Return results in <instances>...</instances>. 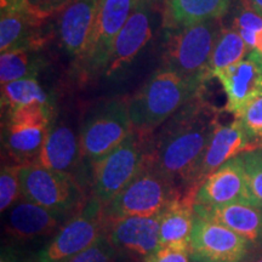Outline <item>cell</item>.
Segmentation results:
<instances>
[{
    "label": "cell",
    "instance_id": "32",
    "mask_svg": "<svg viewBox=\"0 0 262 262\" xmlns=\"http://www.w3.org/2000/svg\"><path fill=\"white\" fill-rule=\"evenodd\" d=\"M118 253L110 243L106 233L83 253L62 262H116Z\"/></svg>",
    "mask_w": 262,
    "mask_h": 262
},
{
    "label": "cell",
    "instance_id": "34",
    "mask_svg": "<svg viewBox=\"0 0 262 262\" xmlns=\"http://www.w3.org/2000/svg\"><path fill=\"white\" fill-rule=\"evenodd\" d=\"M145 262H191L189 247L159 245Z\"/></svg>",
    "mask_w": 262,
    "mask_h": 262
},
{
    "label": "cell",
    "instance_id": "30",
    "mask_svg": "<svg viewBox=\"0 0 262 262\" xmlns=\"http://www.w3.org/2000/svg\"><path fill=\"white\" fill-rule=\"evenodd\" d=\"M233 29L243 38L250 51L254 50L257 34L262 29V16L249 5H245L234 16Z\"/></svg>",
    "mask_w": 262,
    "mask_h": 262
},
{
    "label": "cell",
    "instance_id": "11",
    "mask_svg": "<svg viewBox=\"0 0 262 262\" xmlns=\"http://www.w3.org/2000/svg\"><path fill=\"white\" fill-rule=\"evenodd\" d=\"M160 214L150 217L133 216L106 222V235L118 255L145 262L160 245Z\"/></svg>",
    "mask_w": 262,
    "mask_h": 262
},
{
    "label": "cell",
    "instance_id": "23",
    "mask_svg": "<svg viewBox=\"0 0 262 262\" xmlns=\"http://www.w3.org/2000/svg\"><path fill=\"white\" fill-rule=\"evenodd\" d=\"M49 129H42V127L6 129L4 127L3 146L11 162L17 165L34 163L44 145Z\"/></svg>",
    "mask_w": 262,
    "mask_h": 262
},
{
    "label": "cell",
    "instance_id": "20",
    "mask_svg": "<svg viewBox=\"0 0 262 262\" xmlns=\"http://www.w3.org/2000/svg\"><path fill=\"white\" fill-rule=\"evenodd\" d=\"M194 212L231 228L256 247H262V206L251 203H232L215 208L194 205Z\"/></svg>",
    "mask_w": 262,
    "mask_h": 262
},
{
    "label": "cell",
    "instance_id": "4",
    "mask_svg": "<svg viewBox=\"0 0 262 262\" xmlns=\"http://www.w3.org/2000/svg\"><path fill=\"white\" fill-rule=\"evenodd\" d=\"M19 182L22 198L63 219L77 214L89 199L85 186L75 176L34 163L21 165Z\"/></svg>",
    "mask_w": 262,
    "mask_h": 262
},
{
    "label": "cell",
    "instance_id": "38",
    "mask_svg": "<svg viewBox=\"0 0 262 262\" xmlns=\"http://www.w3.org/2000/svg\"><path fill=\"white\" fill-rule=\"evenodd\" d=\"M248 5L262 16V0H248Z\"/></svg>",
    "mask_w": 262,
    "mask_h": 262
},
{
    "label": "cell",
    "instance_id": "18",
    "mask_svg": "<svg viewBox=\"0 0 262 262\" xmlns=\"http://www.w3.org/2000/svg\"><path fill=\"white\" fill-rule=\"evenodd\" d=\"M100 0H72L58 18V38L68 54L84 57L89 47Z\"/></svg>",
    "mask_w": 262,
    "mask_h": 262
},
{
    "label": "cell",
    "instance_id": "25",
    "mask_svg": "<svg viewBox=\"0 0 262 262\" xmlns=\"http://www.w3.org/2000/svg\"><path fill=\"white\" fill-rule=\"evenodd\" d=\"M249 50L250 49L238 32H235L234 29L222 31L211 56L210 70L212 77L217 72L243 61Z\"/></svg>",
    "mask_w": 262,
    "mask_h": 262
},
{
    "label": "cell",
    "instance_id": "15",
    "mask_svg": "<svg viewBox=\"0 0 262 262\" xmlns=\"http://www.w3.org/2000/svg\"><path fill=\"white\" fill-rule=\"evenodd\" d=\"M44 21L25 8L24 0H2L0 50H34L44 42L40 29Z\"/></svg>",
    "mask_w": 262,
    "mask_h": 262
},
{
    "label": "cell",
    "instance_id": "37",
    "mask_svg": "<svg viewBox=\"0 0 262 262\" xmlns=\"http://www.w3.org/2000/svg\"><path fill=\"white\" fill-rule=\"evenodd\" d=\"M152 9H164L168 0H145Z\"/></svg>",
    "mask_w": 262,
    "mask_h": 262
},
{
    "label": "cell",
    "instance_id": "13",
    "mask_svg": "<svg viewBox=\"0 0 262 262\" xmlns=\"http://www.w3.org/2000/svg\"><path fill=\"white\" fill-rule=\"evenodd\" d=\"M150 11L152 8L145 0H137L133 12L114 40L106 67L107 77H112L113 74L126 68L150 40Z\"/></svg>",
    "mask_w": 262,
    "mask_h": 262
},
{
    "label": "cell",
    "instance_id": "2",
    "mask_svg": "<svg viewBox=\"0 0 262 262\" xmlns=\"http://www.w3.org/2000/svg\"><path fill=\"white\" fill-rule=\"evenodd\" d=\"M202 90L203 86L162 67L127 100L134 129L142 135H150Z\"/></svg>",
    "mask_w": 262,
    "mask_h": 262
},
{
    "label": "cell",
    "instance_id": "17",
    "mask_svg": "<svg viewBox=\"0 0 262 262\" xmlns=\"http://www.w3.org/2000/svg\"><path fill=\"white\" fill-rule=\"evenodd\" d=\"M34 164L55 171L71 173L79 180L78 173L83 172L79 136L63 123L51 125Z\"/></svg>",
    "mask_w": 262,
    "mask_h": 262
},
{
    "label": "cell",
    "instance_id": "14",
    "mask_svg": "<svg viewBox=\"0 0 262 262\" xmlns=\"http://www.w3.org/2000/svg\"><path fill=\"white\" fill-rule=\"evenodd\" d=\"M214 77L226 94V111L235 118L262 97V67L250 57L217 72Z\"/></svg>",
    "mask_w": 262,
    "mask_h": 262
},
{
    "label": "cell",
    "instance_id": "3",
    "mask_svg": "<svg viewBox=\"0 0 262 262\" xmlns=\"http://www.w3.org/2000/svg\"><path fill=\"white\" fill-rule=\"evenodd\" d=\"M221 32L220 19L168 29L164 67L204 88L212 77L211 56Z\"/></svg>",
    "mask_w": 262,
    "mask_h": 262
},
{
    "label": "cell",
    "instance_id": "41",
    "mask_svg": "<svg viewBox=\"0 0 262 262\" xmlns=\"http://www.w3.org/2000/svg\"><path fill=\"white\" fill-rule=\"evenodd\" d=\"M191 262H193V261H191Z\"/></svg>",
    "mask_w": 262,
    "mask_h": 262
},
{
    "label": "cell",
    "instance_id": "1",
    "mask_svg": "<svg viewBox=\"0 0 262 262\" xmlns=\"http://www.w3.org/2000/svg\"><path fill=\"white\" fill-rule=\"evenodd\" d=\"M219 124V111L195 95L147 139V163L186 193H195V173Z\"/></svg>",
    "mask_w": 262,
    "mask_h": 262
},
{
    "label": "cell",
    "instance_id": "22",
    "mask_svg": "<svg viewBox=\"0 0 262 262\" xmlns=\"http://www.w3.org/2000/svg\"><path fill=\"white\" fill-rule=\"evenodd\" d=\"M228 6L229 0H168L164 8V26L171 29L220 19Z\"/></svg>",
    "mask_w": 262,
    "mask_h": 262
},
{
    "label": "cell",
    "instance_id": "35",
    "mask_svg": "<svg viewBox=\"0 0 262 262\" xmlns=\"http://www.w3.org/2000/svg\"><path fill=\"white\" fill-rule=\"evenodd\" d=\"M0 262H31L24 260L15 253L14 249L6 247L2 249V255H0Z\"/></svg>",
    "mask_w": 262,
    "mask_h": 262
},
{
    "label": "cell",
    "instance_id": "10",
    "mask_svg": "<svg viewBox=\"0 0 262 262\" xmlns=\"http://www.w3.org/2000/svg\"><path fill=\"white\" fill-rule=\"evenodd\" d=\"M136 3L137 0H100L89 47L83 57L90 72L106 70L114 40Z\"/></svg>",
    "mask_w": 262,
    "mask_h": 262
},
{
    "label": "cell",
    "instance_id": "16",
    "mask_svg": "<svg viewBox=\"0 0 262 262\" xmlns=\"http://www.w3.org/2000/svg\"><path fill=\"white\" fill-rule=\"evenodd\" d=\"M253 148V142L249 139L238 118H234V120L225 125L219 123L196 170L195 188L198 189L209 175H211L228 160Z\"/></svg>",
    "mask_w": 262,
    "mask_h": 262
},
{
    "label": "cell",
    "instance_id": "8",
    "mask_svg": "<svg viewBox=\"0 0 262 262\" xmlns=\"http://www.w3.org/2000/svg\"><path fill=\"white\" fill-rule=\"evenodd\" d=\"M106 233L103 205L89 196L83 208L38 253L37 262H62L83 253Z\"/></svg>",
    "mask_w": 262,
    "mask_h": 262
},
{
    "label": "cell",
    "instance_id": "26",
    "mask_svg": "<svg viewBox=\"0 0 262 262\" xmlns=\"http://www.w3.org/2000/svg\"><path fill=\"white\" fill-rule=\"evenodd\" d=\"M34 102L51 103L48 94L41 89L35 78H25L2 85V106L8 112Z\"/></svg>",
    "mask_w": 262,
    "mask_h": 262
},
{
    "label": "cell",
    "instance_id": "9",
    "mask_svg": "<svg viewBox=\"0 0 262 262\" xmlns=\"http://www.w3.org/2000/svg\"><path fill=\"white\" fill-rule=\"evenodd\" d=\"M247 238L195 214L189 255L193 262H243L256 249Z\"/></svg>",
    "mask_w": 262,
    "mask_h": 262
},
{
    "label": "cell",
    "instance_id": "39",
    "mask_svg": "<svg viewBox=\"0 0 262 262\" xmlns=\"http://www.w3.org/2000/svg\"><path fill=\"white\" fill-rule=\"evenodd\" d=\"M254 50L256 51L258 55H261V56H262V29L260 32H258V34H257L256 44H255Z\"/></svg>",
    "mask_w": 262,
    "mask_h": 262
},
{
    "label": "cell",
    "instance_id": "12",
    "mask_svg": "<svg viewBox=\"0 0 262 262\" xmlns=\"http://www.w3.org/2000/svg\"><path fill=\"white\" fill-rule=\"evenodd\" d=\"M232 203H251L243 160L239 155L211 175H209L195 192L194 205L203 208H215Z\"/></svg>",
    "mask_w": 262,
    "mask_h": 262
},
{
    "label": "cell",
    "instance_id": "29",
    "mask_svg": "<svg viewBox=\"0 0 262 262\" xmlns=\"http://www.w3.org/2000/svg\"><path fill=\"white\" fill-rule=\"evenodd\" d=\"M19 168L17 164H3L0 171V209L5 212L22 196L19 182Z\"/></svg>",
    "mask_w": 262,
    "mask_h": 262
},
{
    "label": "cell",
    "instance_id": "7",
    "mask_svg": "<svg viewBox=\"0 0 262 262\" xmlns=\"http://www.w3.org/2000/svg\"><path fill=\"white\" fill-rule=\"evenodd\" d=\"M181 195V191L150 168L146 159L145 166L136 178L103 206L104 219L111 222L133 216H157Z\"/></svg>",
    "mask_w": 262,
    "mask_h": 262
},
{
    "label": "cell",
    "instance_id": "5",
    "mask_svg": "<svg viewBox=\"0 0 262 262\" xmlns=\"http://www.w3.org/2000/svg\"><path fill=\"white\" fill-rule=\"evenodd\" d=\"M133 130L126 100L114 98L91 108L79 133L81 157L90 172L91 166L117 148Z\"/></svg>",
    "mask_w": 262,
    "mask_h": 262
},
{
    "label": "cell",
    "instance_id": "19",
    "mask_svg": "<svg viewBox=\"0 0 262 262\" xmlns=\"http://www.w3.org/2000/svg\"><path fill=\"white\" fill-rule=\"evenodd\" d=\"M62 221L61 216L24 199L10 210L5 231L16 241H32L51 234Z\"/></svg>",
    "mask_w": 262,
    "mask_h": 262
},
{
    "label": "cell",
    "instance_id": "24",
    "mask_svg": "<svg viewBox=\"0 0 262 262\" xmlns=\"http://www.w3.org/2000/svg\"><path fill=\"white\" fill-rule=\"evenodd\" d=\"M42 66L40 57L27 49L2 52L0 56V81L5 85L11 81L35 78Z\"/></svg>",
    "mask_w": 262,
    "mask_h": 262
},
{
    "label": "cell",
    "instance_id": "40",
    "mask_svg": "<svg viewBox=\"0 0 262 262\" xmlns=\"http://www.w3.org/2000/svg\"><path fill=\"white\" fill-rule=\"evenodd\" d=\"M248 57H250V58H251V60L256 61V62H257V63H258V64H260V66H261V67H262V56H261V55H258L256 51H255V50H251L250 52H249Z\"/></svg>",
    "mask_w": 262,
    "mask_h": 262
},
{
    "label": "cell",
    "instance_id": "33",
    "mask_svg": "<svg viewBox=\"0 0 262 262\" xmlns=\"http://www.w3.org/2000/svg\"><path fill=\"white\" fill-rule=\"evenodd\" d=\"M71 0H24L25 8L35 17L45 21L52 15L62 11Z\"/></svg>",
    "mask_w": 262,
    "mask_h": 262
},
{
    "label": "cell",
    "instance_id": "42",
    "mask_svg": "<svg viewBox=\"0 0 262 262\" xmlns=\"http://www.w3.org/2000/svg\"><path fill=\"white\" fill-rule=\"evenodd\" d=\"M71 2H72V0H71Z\"/></svg>",
    "mask_w": 262,
    "mask_h": 262
},
{
    "label": "cell",
    "instance_id": "21",
    "mask_svg": "<svg viewBox=\"0 0 262 262\" xmlns=\"http://www.w3.org/2000/svg\"><path fill=\"white\" fill-rule=\"evenodd\" d=\"M195 193H186L166 206L160 214V245L189 247L194 225Z\"/></svg>",
    "mask_w": 262,
    "mask_h": 262
},
{
    "label": "cell",
    "instance_id": "6",
    "mask_svg": "<svg viewBox=\"0 0 262 262\" xmlns=\"http://www.w3.org/2000/svg\"><path fill=\"white\" fill-rule=\"evenodd\" d=\"M147 139L134 129L117 148L91 166L90 191L103 206L126 187L147 159Z\"/></svg>",
    "mask_w": 262,
    "mask_h": 262
},
{
    "label": "cell",
    "instance_id": "27",
    "mask_svg": "<svg viewBox=\"0 0 262 262\" xmlns=\"http://www.w3.org/2000/svg\"><path fill=\"white\" fill-rule=\"evenodd\" d=\"M54 107L51 103L34 102L24 104L8 112L6 129H26V127H42L49 129L51 126Z\"/></svg>",
    "mask_w": 262,
    "mask_h": 262
},
{
    "label": "cell",
    "instance_id": "28",
    "mask_svg": "<svg viewBox=\"0 0 262 262\" xmlns=\"http://www.w3.org/2000/svg\"><path fill=\"white\" fill-rule=\"evenodd\" d=\"M241 157L251 201L262 206V147L245 150Z\"/></svg>",
    "mask_w": 262,
    "mask_h": 262
},
{
    "label": "cell",
    "instance_id": "31",
    "mask_svg": "<svg viewBox=\"0 0 262 262\" xmlns=\"http://www.w3.org/2000/svg\"><path fill=\"white\" fill-rule=\"evenodd\" d=\"M254 148L262 147V97L254 101L238 117Z\"/></svg>",
    "mask_w": 262,
    "mask_h": 262
},
{
    "label": "cell",
    "instance_id": "36",
    "mask_svg": "<svg viewBox=\"0 0 262 262\" xmlns=\"http://www.w3.org/2000/svg\"><path fill=\"white\" fill-rule=\"evenodd\" d=\"M243 262H262V247H257Z\"/></svg>",
    "mask_w": 262,
    "mask_h": 262
}]
</instances>
